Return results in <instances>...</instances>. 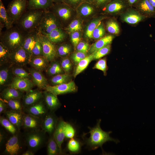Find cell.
<instances>
[{"mask_svg": "<svg viewBox=\"0 0 155 155\" xmlns=\"http://www.w3.org/2000/svg\"><path fill=\"white\" fill-rule=\"evenodd\" d=\"M101 119H98L96 125L93 127H88L90 136L84 139V142L89 149L90 150H96L99 147L102 148L103 145L108 141H113L116 144L119 142L118 140L112 138L110 134L111 131H105L102 130L100 127Z\"/></svg>", "mask_w": 155, "mask_h": 155, "instance_id": "6da1fadb", "label": "cell"}, {"mask_svg": "<svg viewBox=\"0 0 155 155\" xmlns=\"http://www.w3.org/2000/svg\"><path fill=\"white\" fill-rule=\"evenodd\" d=\"M9 75L8 70L7 69H4L0 71V85H3L5 84L8 79Z\"/></svg>", "mask_w": 155, "mask_h": 155, "instance_id": "db71d44e", "label": "cell"}, {"mask_svg": "<svg viewBox=\"0 0 155 155\" xmlns=\"http://www.w3.org/2000/svg\"><path fill=\"white\" fill-rule=\"evenodd\" d=\"M48 62L43 56H38L31 57L29 63L34 69L42 71L47 67Z\"/></svg>", "mask_w": 155, "mask_h": 155, "instance_id": "4dcf8cb0", "label": "cell"}, {"mask_svg": "<svg viewBox=\"0 0 155 155\" xmlns=\"http://www.w3.org/2000/svg\"><path fill=\"white\" fill-rule=\"evenodd\" d=\"M10 53L8 49L0 42V64L6 62L10 59Z\"/></svg>", "mask_w": 155, "mask_h": 155, "instance_id": "b9f144b4", "label": "cell"}, {"mask_svg": "<svg viewBox=\"0 0 155 155\" xmlns=\"http://www.w3.org/2000/svg\"><path fill=\"white\" fill-rule=\"evenodd\" d=\"M55 3H64L65 0H53Z\"/></svg>", "mask_w": 155, "mask_h": 155, "instance_id": "be15d7a7", "label": "cell"}, {"mask_svg": "<svg viewBox=\"0 0 155 155\" xmlns=\"http://www.w3.org/2000/svg\"><path fill=\"white\" fill-rule=\"evenodd\" d=\"M111 50V46L110 44L100 49L95 52L94 59H97L101 58L108 54L110 53Z\"/></svg>", "mask_w": 155, "mask_h": 155, "instance_id": "f6af8a7d", "label": "cell"}, {"mask_svg": "<svg viewBox=\"0 0 155 155\" xmlns=\"http://www.w3.org/2000/svg\"><path fill=\"white\" fill-rule=\"evenodd\" d=\"M50 9L52 10L50 11L59 20L66 21L69 20L71 16V9L70 6L64 3H54Z\"/></svg>", "mask_w": 155, "mask_h": 155, "instance_id": "7c38bea8", "label": "cell"}, {"mask_svg": "<svg viewBox=\"0 0 155 155\" xmlns=\"http://www.w3.org/2000/svg\"><path fill=\"white\" fill-rule=\"evenodd\" d=\"M82 28L81 23L79 20H75L72 21L69 25L67 28V30L70 32L80 31Z\"/></svg>", "mask_w": 155, "mask_h": 155, "instance_id": "681fc988", "label": "cell"}, {"mask_svg": "<svg viewBox=\"0 0 155 155\" xmlns=\"http://www.w3.org/2000/svg\"><path fill=\"white\" fill-rule=\"evenodd\" d=\"M150 3L155 9V0H148Z\"/></svg>", "mask_w": 155, "mask_h": 155, "instance_id": "e7e4bbea", "label": "cell"}, {"mask_svg": "<svg viewBox=\"0 0 155 155\" xmlns=\"http://www.w3.org/2000/svg\"><path fill=\"white\" fill-rule=\"evenodd\" d=\"M49 111L43 99L35 104L24 108V113L30 114L41 119Z\"/></svg>", "mask_w": 155, "mask_h": 155, "instance_id": "8fae6325", "label": "cell"}, {"mask_svg": "<svg viewBox=\"0 0 155 155\" xmlns=\"http://www.w3.org/2000/svg\"><path fill=\"white\" fill-rule=\"evenodd\" d=\"M24 113L10 110L7 111L5 114L6 118L19 129L22 126Z\"/></svg>", "mask_w": 155, "mask_h": 155, "instance_id": "cb8c5ba5", "label": "cell"}, {"mask_svg": "<svg viewBox=\"0 0 155 155\" xmlns=\"http://www.w3.org/2000/svg\"><path fill=\"white\" fill-rule=\"evenodd\" d=\"M93 68L102 71L104 75H106L107 69L106 59L104 58L99 59L96 63Z\"/></svg>", "mask_w": 155, "mask_h": 155, "instance_id": "c3c4849f", "label": "cell"}, {"mask_svg": "<svg viewBox=\"0 0 155 155\" xmlns=\"http://www.w3.org/2000/svg\"><path fill=\"white\" fill-rule=\"evenodd\" d=\"M47 152L48 155H57L63 154L53 135L48 140Z\"/></svg>", "mask_w": 155, "mask_h": 155, "instance_id": "836d02e7", "label": "cell"}, {"mask_svg": "<svg viewBox=\"0 0 155 155\" xmlns=\"http://www.w3.org/2000/svg\"><path fill=\"white\" fill-rule=\"evenodd\" d=\"M25 33L17 26H13L0 33V42L11 53L22 46Z\"/></svg>", "mask_w": 155, "mask_h": 155, "instance_id": "3957f363", "label": "cell"}, {"mask_svg": "<svg viewBox=\"0 0 155 155\" xmlns=\"http://www.w3.org/2000/svg\"><path fill=\"white\" fill-rule=\"evenodd\" d=\"M2 99L7 104V108H9L10 110L24 113V108L22 104L20 101V99H13L9 100Z\"/></svg>", "mask_w": 155, "mask_h": 155, "instance_id": "e575fe53", "label": "cell"}, {"mask_svg": "<svg viewBox=\"0 0 155 155\" xmlns=\"http://www.w3.org/2000/svg\"><path fill=\"white\" fill-rule=\"evenodd\" d=\"M105 32L103 24L100 22L93 32L92 38L95 39H100L104 37Z\"/></svg>", "mask_w": 155, "mask_h": 155, "instance_id": "7bdbcfd3", "label": "cell"}, {"mask_svg": "<svg viewBox=\"0 0 155 155\" xmlns=\"http://www.w3.org/2000/svg\"><path fill=\"white\" fill-rule=\"evenodd\" d=\"M43 100L50 111L55 112L61 105L57 96L45 91L43 92Z\"/></svg>", "mask_w": 155, "mask_h": 155, "instance_id": "44dd1931", "label": "cell"}, {"mask_svg": "<svg viewBox=\"0 0 155 155\" xmlns=\"http://www.w3.org/2000/svg\"><path fill=\"white\" fill-rule=\"evenodd\" d=\"M5 135L3 132L2 130L0 131V145H2L5 139Z\"/></svg>", "mask_w": 155, "mask_h": 155, "instance_id": "91938a15", "label": "cell"}, {"mask_svg": "<svg viewBox=\"0 0 155 155\" xmlns=\"http://www.w3.org/2000/svg\"><path fill=\"white\" fill-rule=\"evenodd\" d=\"M28 0H13L9 3L7 10L14 23L27 9Z\"/></svg>", "mask_w": 155, "mask_h": 155, "instance_id": "8992f818", "label": "cell"}, {"mask_svg": "<svg viewBox=\"0 0 155 155\" xmlns=\"http://www.w3.org/2000/svg\"><path fill=\"white\" fill-rule=\"evenodd\" d=\"M70 76L68 73L60 74L53 77L51 80V82L55 85L69 82Z\"/></svg>", "mask_w": 155, "mask_h": 155, "instance_id": "8d00e7d4", "label": "cell"}, {"mask_svg": "<svg viewBox=\"0 0 155 155\" xmlns=\"http://www.w3.org/2000/svg\"><path fill=\"white\" fill-rule=\"evenodd\" d=\"M88 55L87 53L77 51L71 55V58L75 64H77L80 61Z\"/></svg>", "mask_w": 155, "mask_h": 155, "instance_id": "816d5d0a", "label": "cell"}, {"mask_svg": "<svg viewBox=\"0 0 155 155\" xmlns=\"http://www.w3.org/2000/svg\"><path fill=\"white\" fill-rule=\"evenodd\" d=\"M134 5L137 10L146 18L155 17V9L148 0H140Z\"/></svg>", "mask_w": 155, "mask_h": 155, "instance_id": "ffe728a7", "label": "cell"}, {"mask_svg": "<svg viewBox=\"0 0 155 155\" xmlns=\"http://www.w3.org/2000/svg\"><path fill=\"white\" fill-rule=\"evenodd\" d=\"M21 146L20 137L17 134L11 136L5 144L4 152L10 155H16L20 152Z\"/></svg>", "mask_w": 155, "mask_h": 155, "instance_id": "d6986e66", "label": "cell"}, {"mask_svg": "<svg viewBox=\"0 0 155 155\" xmlns=\"http://www.w3.org/2000/svg\"><path fill=\"white\" fill-rule=\"evenodd\" d=\"M34 154V152L29 150L26 151L22 154V155H33Z\"/></svg>", "mask_w": 155, "mask_h": 155, "instance_id": "6125c7cd", "label": "cell"}, {"mask_svg": "<svg viewBox=\"0 0 155 155\" xmlns=\"http://www.w3.org/2000/svg\"><path fill=\"white\" fill-rule=\"evenodd\" d=\"M106 28L107 31L111 34L117 35L120 32L119 25L114 20H111L108 21L106 23Z\"/></svg>", "mask_w": 155, "mask_h": 155, "instance_id": "60d3db41", "label": "cell"}, {"mask_svg": "<svg viewBox=\"0 0 155 155\" xmlns=\"http://www.w3.org/2000/svg\"><path fill=\"white\" fill-rule=\"evenodd\" d=\"M71 50L69 45L66 44H63L59 46L57 48V55L60 57H64L69 55Z\"/></svg>", "mask_w": 155, "mask_h": 155, "instance_id": "ee69618b", "label": "cell"}, {"mask_svg": "<svg viewBox=\"0 0 155 155\" xmlns=\"http://www.w3.org/2000/svg\"><path fill=\"white\" fill-rule=\"evenodd\" d=\"M71 38L74 48H76L81 39L80 33L79 31L72 32L71 34Z\"/></svg>", "mask_w": 155, "mask_h": 155, "instance_id": "f5cc1de1", "label": "cell"}, {"mask_svg": "<svg viewBox=\"0 0 155 155\" xmlns=\"http://www.w3.org/2000/svg\"><path fill=\"white\" fill-rule=\"evenodd\" d=\"M59 120L54 112L49 111L42 119L41 126L42 130L50 135H53Z\"/></svg>", "mask_w": 155, "mask_h": 155, "instance_id": "9c48e42d", "label": "cell"}, {"mask_svg": "<svg viewBox=\"0 0 155 155\" xmlns=\"http://www.w3.org/2000/svg\"><path fill=\"white\" fill-rule=\"evenodd\" d=\"M64 122L62 119L59 120L57 127L52 135L63 154V153L62 149V145L65 138L63 129Z\"/></svg>", "mask_w": 155, "mask_h": 155, "instance_id": "484cf974", "label": "cell"}, {"mask_svg": "<svg viewBox=\"0 0 155 155\" xmlns=\"http://www.w3.org/2000/svg\"><path fill=\"white\" fill-rule=\"evenodd\" d=\"M38 28L26 32L22 46L31 56L32 51L38 38Z\"/></svg>", "mask_w": 155, "mask_h": 155, "instance_id": "5bb4252c", "label": "cell"}, {"mask_svg": "<svg viewBox=\"0 0 155 155\" xmlns=\"http://www.w3.org/2000/svg\"><path fill=\"white\" fill-rule=\"evenodd\" d=\"M38 38L42 45L44 57L48 62L53 61L58 55L54 43L39 30Z\"/></svg>", "mask_w": 155, "mask_h": 155, "instance_id": "52a82bcc", "label": "cell"}, {"mask_svg": "<svg viewBox=\"0 0 155 155\" xmlns=\"http://www.w3.org/2000/svg\"><path fill=\"white\" fill-rule=\"evenodd\" d=\"M32 78V81L34 84L40 89H44L48 85L46 79L42 73L35 69L30 70Z\"/></svg>", "mask_w": 155, "mask_h": 155, "instance_id": "d4e9b609", "label": "cell"}, {"mask_svg": "<svg viewBox=\"0 0 155 155\" xmlns=\"http://www.w3.org/2000/svg\"><path fill=\"white\" fill-rule=\"evenodd\" d=\"M129 7L127 1L122 0H112L103 8L105 12L115 15L123 12Z\"/></svg>", "mask_w": 155, "mask_h": 155, "instance_id": "4fadbf2b", "label": "cell"}, {"mask_svg": "<svg viewBox=\"0 0 155 155\" xmlns=\"http://www.w3.org/2000/svg\"><path fill=\"white\" fill-rule=\"evenodd\" d=\"M52 42L57 43L62 42L65 37V34L61 27L56 28L52 30L49 33L43 34Z\"/></svg>", "mask_w": 155, "mask_h": 155, "instance_id": "f1b7e54d", "label": "cell"}, {"mask_svg": "<svg viewBox=\"0 0 155 155\" xmlns=\"http://www.w3.org/2000/svg\"><path fill=\"white\" fill-rule=\"evenodd\" d=\"M38 56H43L42 45L38 38L32 50L31 58Z\"/></svg>", "mask_w": 155, "mask_h": 155, "instance_id": "7dc6e473", "label": "cell"}, {"mask_svg": "<svg viewBox=\"0 0 155 155\" xmlns=\"http://www.w3.org/2000/svg\"><path fill=\"white\" fill-rule=\"evenodd\" d=\"M63 129L65 138L69 140L75 138L76 134V131L72 124L65 121Z\"/></svg>", "mask_w": 155, "mask_h": 155, "instance_id": "74e56055", "label": "cell"}, {"mask_svg": "<svg viewBox=\"0 0 155 155\" xmlns=\"http://www.w3.org/2000/svg\"><path fill=\"white\" fill-rule=\"evenodd\" d=\"M61 65L64 72L68 73L71 69L72 63L69 58L64 57L61 61Z\"/></svg>", "mask_w": 155, "mask_h": 155, "instance_id": "f907efd6", "label": "cell"}, {"mask_svg": "<svg viewBox=\"0 0 155 155\" xmlns=\"http://www.w3.org/2000/svg\"><path fill=\"white\" fill-rule=\"evenodd\" d=\"M84 2V0H65L64 3L70 7H77Z\"/></svg>", "mask_w": 155, "mask_h": 155, "instance_id": "6f0895ef", "label": "cell"}, {"mask_svg": "<svg viewBox=\"0 0 155 155\" xmlns=\"http://www.w3.org/2000/svg\"><path fill=\"white\" fill-rule=\"evenodd\" d=\"M8 108L7 106L6 103L3 100L0 98V114L3 113H4L7 111V108Z\"/></svg>", "mask_w": 155, "mask_h": 155, "instance_id": "680465c9", "label": "cell"}, {"mask_svg": "<svg viewBox=\"0 0 155 155\" xmlns=\"http://www.w3.org/2000/svg\"><path fill=\"white\" fill-rule=\"evenodd\" d=\"M123 0V1H127V0Z\"/></svg>", "mask_w": 155, "mask_h": 155, "instance_id": "003e7915", "label": "cell"}, {"mask_svg": "<svg viewBox=\"0 0 155 155\" xmlns=\"http://www.w3.org/2000/svg\"><path fill=\"white\" fill-rule=\"evenodd\" d=\"M1 95V98L6 100L13 99H20L23 98L24 96L23 92L10 87L3 90Z\"/></svg>", "mask_w": 155, "mask_h": 155, "instance_id": "83f0119b", "label": "cell"}, {"mask_svg": "<svg viewBox=\"0 0 155 155\" xmlns=\"http://www.w3.org/2000/svg\"><path fill=\"white\" fill-rule=\"evenodd\" d=\"M61 27L59 19L51 11L45 10L38 28L42 34L49 33L53 30Z\"/></svg>", "mask_w": 155, "mask_h": 155, "instance_id": "277c9868", "label": "cell"}, {"mask_svg": "<svg viewBox=\"0 0 155 155\" xmlns=\"http://www.w3.org/2000/svg\"><path fill=\"white\" fill-rule=\"evenodd\" d=\"M13 21L10 17L5 8L1 0H0V33L4 27L6 29H9L13 26Z\"/></svg>", "mask_w": 155, "mask_h": 155, "instance_id": "7402d4cb", "label": "cell"}, {"mask_svg": "<svg viewBox=\"0 0 155 155\" xmlns=\"http://www.w3.org/2000/svg\"><path fill=\"white\" fill-rule=\"evenodd\" d=\"M114 38V36L111 35L104 36L90 46L88 53L90 54H91L96 52L102 48L110 44Z\"/></svg>", "mask_w": 155, "mask_h": 155, "instance_id": "4316f807", "label": "cell"}, {"mask_svg": "<svg viewBox=\"0 0 155 155\" xmlns=\"http://www.w3.org/2000/svg\"><path fill=\"white\" fill-rule=\"evenodd\" d=\"M140 0H127V2L129 7L134 5Z\"/></svg>", "mask_w": 155, "mask_h": 155, "instance_id": "94428289", "label": "cell"}, {"mask_svg": "<svg viewBox=\"0 0 155 155\" xmlns=\"http://www.w3.org/2000/svg\"><path fill=\"white\" fill-rule=\"evenodd\" d=\"M112 0H94L92 4L96 8L104 7Z\"/></svg>", "mask_w": 155, "mask_h": 155, "instance_id": "9f6ffc18", "label": "cell"}, {"mask_svg": "<svg viewBox=\"0 0 155 155\" xmlns=\"http://www.w3.org/2000/svg\"><path fill=\"white\" fill-rule=\"evenodd\" d=\"M34 85L30 79L21 78L15 76L10 84L9 87L23 92H27L32 90Z\"/></svg>", "mask_w": 155, "mask_h": 155, "instance_id": "ac0fdd59", "label": "cell"}, {"mask_svg": "<svg viewBox=\"0 0 155 155\" xmlns=\"http://www.w3.org/2000/svg\"><path fill=\"white\" fill-rule=\"evenodd\" d=\"M42 120L41 118L24 113L22 126L29 131L40 130L41 129Z\"/></svg>", "mask_w": 155, "mask_h": 155, "instance_id": "9a60e30c", "label": "cell"}, {"mask_svg": "<svg viewBox=\"0 0 155 155\" xmlns=\"http://www.w3.org/2000/svg\"><path fill=\"white\" fill-rule=\"evenodd\" d=\"M82 142L78 139L73 138L69 139L67 145V148L71 154H77L81 151Z\"/></svg>", "mask_w": 155, "mask_h": 155, "instance_id": "1f68e13d", "label": "cell"}, {"mask_svg": "<svg viewBox=\"0 0 155 155\" xmlns=\"http://www.w3.org/2000/svg\"><path fill=\"white\" fill-rule=\"evenodd\" d=\"M94 53L95 52L88 55L77 64L74 73V78L85 70L90 62L94 59Z\"/></svg>", "mask_w": 155, "mask_h": 155, "instance_id": "d6a6232c", "label": "cell"}, {"mask_svg": "<svg viewBox=\"0 0 155 155\" xmlns=\"http://www.w3.org/2000/svg\"><path fill=\"white\" fill-rule=\"evenodd\" d=\"M31 58L29 54L22 46L10 53V59L19 65H24L29 63Z\"/></svg>", "mask_w": 155, "mask_h": 155, "instance_id": "2e32d148", "label": "cell"}, {"mask_svg": "<svg viewBox=\"0 0 155 155\" xmlns=\"http://www.w3.org/2000/svg\"><path fill=\"white\" fill-rule=\"evenodd\" d=\"M94 0H84V2L93 3Z\"/></svg>", "mask_w": 155, "mask_h": 155, "instance_id": "03108f58", "label": "cell"}, {"mask_svg": "<svg viewBox=\"0 0 155 155\" xmlns=\"http://www.w3.org/2000/svg\"><path fill=\"white\" fill-rule=\"evenodd\" d=\"M95 7L92 3L83 2L77 7L76 10L80 16L87 17L94 12Z\"/></svg>", "mask_w": 155, "mask_h": 155, "instance_id": "f546056e", "label": "cell"}, {"mask_svg": "<svg viewBox=\"0 0 155 155\" xmlns=\"http://www.w3.org/2000/svg\"><path fill=\"white\" fill-rule=\"evenodd\" d=\"M12 72L15 76L21 78L30 79L31 77L30 73H28L22 68L16 67L14 68Z\"/></svg>", "mask_w": 155, "mask_h": 155, "instance_id": "bcb514c9", "label": "cell"}, {"mask_svg": "<svg viewBox=\"0 0 155 155\" xmlns=\"http://www.w3.org/2000/svg\"><path fill=\"white\" fill-rule=\"evenodd\" d=\"M64 71L61 65L58 62H52L48 68L47 72L50 75H56L60 74H63Z\"/></svg>", "mask_w": 155, "mask_h": 155, "instance_id": "f35d334b", "label": "cell"}, {"mask_svg": "<svg viewBox=\"0 0 155 155\" xmlns=\"http://www.w3.org/2000/svg\"><path fill=\"white\" fill-rule=\"evenodd\" d=\"M90 47L89 44L87 43L84 42H80L77 46L76 48L77 51L87 53Z\"/></svg>", "mask_w": 155, "mask_h": 155, "instance_id": "11a10c76", "label": "cell"}, {"mask_svg": "<svg viewBox=\"0 0 155 155\" xmlns=\"http://www.w3.org/2000/svg\"><path fill=\"white\" fill-rule=\"evenodd\" d=\"M0 123L1 125L10 133L13 135L16 133L17 128L6 117H0Z\"/></svg>", "mask_w": 155, "mask_h": 155, "instance_id": "ab89813d", "label": "cell"}, {"mask_svg": "<svg viewBox=\"0 0 155 155\" xmlns=\"http://www.w3.org/2000/svg\"><path fill=\"white\" fill-rule=\"evenodd\" d=\"M54 4L53 0H28L27 9L48 10Z\"/></svg>", "mask_w": 155, "mask_h": 155, "instance_id": "603a6c76", "label": "cell"}, {"mask_svg": "<svg viewBox=\"0 0 155 155\" xmlns=\"http://www.w3.org/2000/svg\"><path fill=\"white\" fill-rule=\"evenodd\" d=\"M105 17L101 16L93 20L88 25L85 31V36L89 38H92V33L95 28Z\"/></svg>", "mask_w": 155, "mask_h": 155, "instance_id": "d590c367", "label": "cell"}, {"mask_svg": "<svg viewBox=\"0 0 155 155\" xmlns=\"http://www.w3.org/2000/svg\"><path fill=\"white\" fill-rule=\"evenodd\" d=\"M44 89L54 95H58L75 92L77 88L75 82L73 81L58 85L51 86L47 85Z\"/></svg>", "mask_w": 155, "mask_h": 155, "instance_id": "ba28073f", "label": "cell"}, {"mask_svg": "<svg viewBox=\"0 0 155 155\" xmlns=\"http://www.w3.org/2000/svg\"><path fill=\"white\" fill-rule=\"evenodd\" d=\"M43 96V92L38 90H31L27 92L23 97L22 104L24 108L42 100Z\"/></svg>", "mask_w": 155, "mask_h": 155, "instance_id": "e0dca14e", "label": "cell"}, {"mask_svg": "<svg viewBox=\"0 0 155 155\" xmlns=\"http://www.w3.org/2000/svg\"><path fill=\"white\" fill-rule=\"evenodd\" d=\"M45 133L40 130L27 133L25 136V142L29 150L34 152L42 147L45 141Z\"/></svg>", "mask_w": 155, "mask_h": 155, "instance_id": "5b68a950", "label": "cell"}, {"mask_svg": "<svg viewBox=\"0 0 155 155\" xmlns=\"http://www.w3.org/2000/svg\"><path fill=\"white\" fill-rule=\"evenodd\" d=\"M121 14V20L130 24H137L147 18L137 10L131 7H128Z\"/></svg>", "mask_w": 155, "mask_h": 155, "instance_id": "30bf717a", "label": "cell"}, {"mask_svg": "<svg viewBox=\"0 0 155 155\" xmlns=\"http://www.w3.org/2000/svg\"><path fill=\"white\" fill-rule=\"evenodd\" d=\"M44 11L40 9H27L15 23L25 32L38 28Z\"/></svg>", "mask_w": 155, "mask_h": 155, "instance_id": "7a4b0ae2", "label": "cell"}]
</instances>
